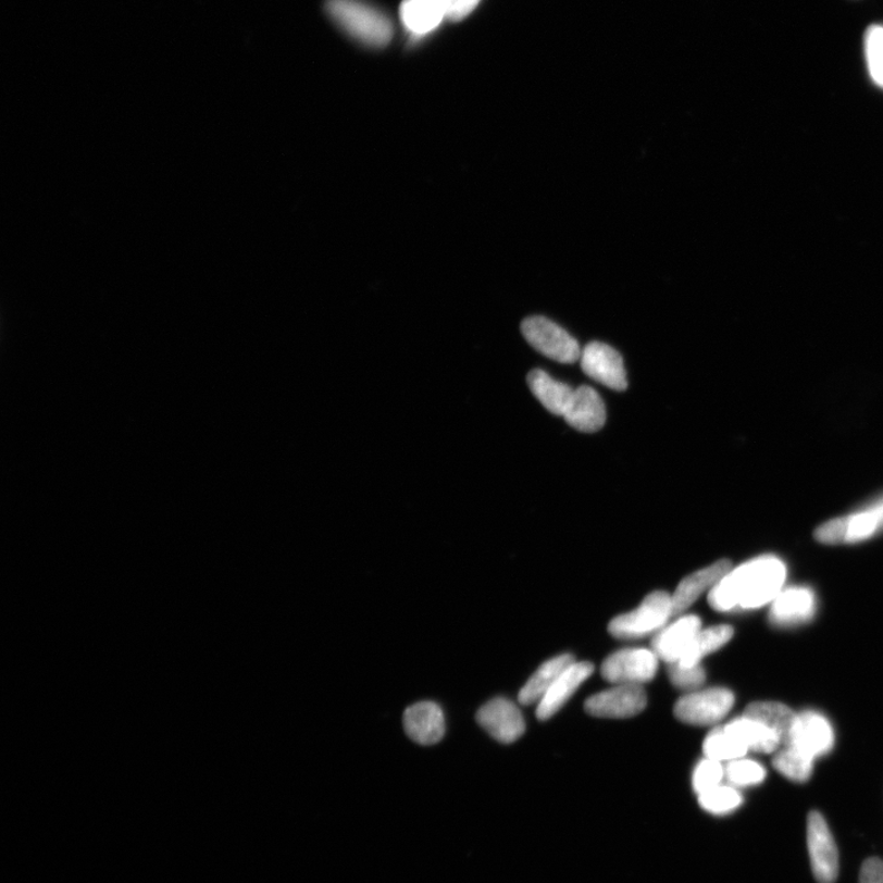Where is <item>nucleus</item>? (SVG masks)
I'll list each match as a JSON object with an SVG mask.
<instances>
[{"label":"nucleus","instance_id":"obj_1","mask_svg":"<svg viewBox=\"0 0 883 883\" xmlns=\"http://www.w3.org/2000/svg\"><path fill=\"white\" fill-rule=\"evenodd\" d=\"M785 579V564L775 556H762L729 571L709 592L708 601L722 612L762 608L782 592Z\"/></svg>","mask_w":883,"mask_h":883},{"label":"nucleus","instance_id":"obj_17","mask_svg":"<svg viewBox=\"0 0 883 883\" xmlns=\"http://www.w3.org/2000/svg\"><path fill=\"white\" fill-rule=\"evenodd\" d=\"M731 570L732 562L722 560L687 575L686 579L681 581L674 595H671L673 597L674 617L683 615L699 599L700 595L707 590H712L718 582Z\"/></svg>","mask_w":883,"mask_h":883},{"label":"nucleus","instance_id":"obj_5","mask_svg":"<svg viewBox=\"0 0 883 883\" xmlns=\"http://www.w3.org/2000/svg\"><path fill=\"white\" fill-rule=\"evenodd\" d=\"M880 530H883V498L866 511L822 524L816 530L814 537L828 545L853 544L870 539Z\"/></svg>","mask_w":883,"mask_h":883},{"label":"nucleus","instance_id":"obj_28","mask_svg":"<svg viewBox=\"0 0 883 883\" xmlns=\"http://www.w3.org/2000/svg\"><path fill=\"white\" fill-rule=\"evenodd\" d=\"M866 55L871 79L883 89V26L872 25L866 34Z\"/></svg>","mask_w":883,"mask_h":883},{"label":"nucleus","instance_id":"obj_13","mask_svg":"<svg viewBox=\"0 0 883 883\" xmlns=\"http://www.w3.org/2000/svg\"><path fill=\"white\" fill-rule=\"evenodd\" d=\"M702 630V622L696 615L680 618L668 627L661 629L651 642V650L668 664H675L685 656L691 643Z\"/></svg>","mask_w":883,"mask_h":883},{"label":"nucleus","instance_id":"obj_19","mask_svg":"<svg viewBox=\"0 0 883 883\" xmlns=\"http://www.w3.org/2000/svg\"><path fill=\"white\" fill-rule=\"evenodd\" d=\"M400 17L412 37H424L438 28L447 12L440 0H405Z\"/></svg>","mask_w":883,"mask_h":883},{"label":"nucleus","instance_id":"obj_16","mask_svg":"<svg viewBox=\"0 0 883 883\" xmlns=\"http://www.w3.org/2000/svg\"><path fill=\"white\" fill-rule=\"evenodd\" d=\"M563 419L581 432H597L607 421V410L597 390L588 386L574 389Z\"/></svg>","mask_w":883,"mask_h":883},{"label":"nucleus","instance_id":"obj_33","mask_svg":"<svg viewBox=\"0 0 883 883\" xmlns=\"http://www.w3.org/2000/svg\"><path fill=\"white\" fill-rule=\"evenodd\" d=\"M859 883H883V861L871 858L863 862Z\"/></svg>","mask_w":883,"mask_h":883},{"label":"nucleus","instance_id":"obj_6","mask_svg":"<svg viewBox=\"0 0 883 883\" xmlns=\"http://www.w3.org/2000/svg\"><path fill=\"white\" fill-rule=\"evenodd\" d=\"M734 702V694L726 688L696 689L677 700L674 713L679 721L686 724L716 725L731 712Z\"/></svg>","mask_w":883,"mask_h":883},{"label":"nucleus","instance_id":"obj_15","mask_svg":"<svg viewBox=\"0 0 883 883\" xmlns=\"http://www.w3.org/2000/svg\"><path fill=\"white\" fill-rule=\"evenodd\" d=\"M405 727L411 741L419 745L438 744L446 733L444 710L430 700L412 705L406 710Z\"/></svg>","mask_w":883,"mask_h":883},{"label":"nucleus","instance_id":"obj_21","mask_svg":"<svg viewBox=\"0 0 883 883\" xmlns=\"http://www.w3.org/2000/svg\"><path fill=\"white\" fill-rule=\"evenodd\" d=\"M527 386L546 410L559 416L563 415L574 391L568 384L554 380L543 370H534L530 373Z\"/></svg>","mask_w":883,"mask_h":883},{"label":"nucleus","instance_id":"obj_20","mask_svg":"<svg viewBox=\"0 0 883 883\" xmlns=\"http://www.w3.org/2000/svg\"><path fill=\"white\" fill-rule=\"evenodd\" d=\"M725 731L747 747V750L772 754L782 747V741L767 725L745 716L726 724Z\"/></svg>","mask_w":883,"mask_h":883},{"label":"nucleus","instance_id":"obj_8","mask_svg":"<svg viewBox=\"0 0 883 883\" xmlns=\"http://www.w3.org/2000/svg\"><path fill=\"white\" fill-rule=\"evenodd\" d=\"M808 848L813 876L819 883H834L838 878L840 857L828 822L818 811L808 818Z\"/></svg>","mask_w":883,"mask_h":883},{"label":"nucleus","instance_id":"obj_3","mask_svg":"<svg viewBox=\"0 0 883 883\" xmlns=\"http://www.w3.org/2000/svg\"><path fill=\"white\" fill-rule=\"evenodd\" d=\"M671 617H674L673 597L666 592H655L636 610L613 619L609 632L615 638H642L664 629Z\"/></svg>","mask_w":883,"mask_h":883},{"label":"nucleus","instance_id":"obj_2","mask_svg":"<svg viewBox=\"0 0 883 883\" xmlns=\"http://www.w3.org/2000/svg\"><path fill=\"white\" fill-rule=\"evenodd\" d=\"M325 9L345 33L363 45L381 48L391 40L389 17L363 0H326Z\"/></svg>","mask_w":883,"mask_h":883},{"label":"nucleus","instance_id":"obj_11","mask_svg":"<svg viewBox=\"0 0 883 883\" xmlns=\"http://www.w3.org/2000/svg\"><path fill=\"white\" fill-rule=\"evenodd\" d=\"M647 706V694L638 685H619L585 700V712L598 718H631Z\"/></svg>","mask_w":883,"mask_h":883},{"label":"nucleus","instance_id":"obj_18","mask_svg":"<svg viewBox=\"0 0 883 883\" xmlns=\"http://www.w3.org/2000/svg\"><path fill=\"white\" fill-rule=\"evenodd\" d=\"M814 612L813 593L808 588H788L772 601L770 620L776 626H792L810 620Z\"/></svg>","mask_w":883,"mask_h":883},{"label":"nucleus","instance_id":"obj_9","mask_svg":"<svg viewBox=\"0 0 883 883\" xmlns=\"http://www.w3.org/2000/svg\"><path fill=\"white\" fill-rule=\"evenodd\" d=\"M476 721L495 741L502 744L517 742L525 732V722L520 708L503 697L488 700L480 708Z\"/></svg>","mask_w":883,"mask_h":883},{"label":"nucleus","instance_id":"obj_23","mask_svg":"<svg viewBox=\"0 0 883 883\" xmlns=\"http://www.w3.org/2000/svg\"><path fill=\"white\" fill-rule=\"evenodd\" d=\"M744 716L770 727L781 737L783 745L788 743L796 719L789 707L776 702L751 704L746 708Z\"/></svg>","mask_w":883,"mask_h":883},{"label":"nucleus","instance_id":"obj_24","mask_svg":"<svg viewBox=\"0 0 883 883\" xmlns=\"http://www.w3.org/2000/svg\"><path fill=\"white\" fill-rule=\"evenodd\" d=\"M733 636L734 630L732 626L721 625L700 630L693 643H691L685 656L677 662L684 667L699 666L700 660L710 652L721 649Z\"/></svg>","mask_w":883,"mask_h":883},{"label":"nucleus","instance_id":"obj_25","mask_svg":"<svg viewBox=\"0 0 883 883\" xmlns=\"http://www.w3.org/2000/svg\"><path fill=\"white\" fill-rule=\"evenodd\" d=\"M747 747L729 734L725 727L717 726L708 734L704 743V753L707 758L718 762H732L747 754Z\"/></svg>","mask_w":883,"mask_h":883},{"label":"nucleus","instance_id":"obj_10","mask_svg":"<svg viewBox=\"0 0 883 883\" xmlns=\"http://www.w3.org/2000/svg\"><path fill=\"white\" fill-rule=\"evenodd\" d=\"M581 366L594 381L613 390L627 388L626 370L621 355L608 344L593 341L582 350Z\"/></svg>","mask_w":883,"mask_h":883},{"label":"nucleus","instance_id":"obj_27","mask_svg":"<svg viewBox=\"0 0 883 883\" xmlns=\"http://www.w3.org/2000/svg\"><path fill=\"white\" fill-rule=\"evenodd\" d=\"M698 801L706 811L722 814L736 810L743 804V798L732 786L718 785L698 795Z\"/></svg>","mask_w":883,"mask_h":883},{"label":"nucleus","instance_id":"obj_7","mask_svg":"<svg viewBox=\"0 0 883 883\" xmlns=\"http://www.w3.org/2000/svg\"><path fill=\"white\" fill-rule=\"evenodd\" d=\"M659 666L656 652L643 648H627L605 659L601 675L611 684L641 685L655 679Z\"/></svg>","mask_w":883,"mask_h":883},{"label":"nucleus","instance_id":"obj_31","mask_svg":"<svg viewBox=\"0 0 883 883\" xmlns=\"http://www.w3.org/2000/svg\"><path fill=\"white\" fill-rule=\"evenodd\" d=\"M668 673L671 684L680 689L696 691L706 681V671L700 664L684 667L675 662V664L669 666Z\"/></svg>","mask_w":883,"mask_h":883},{"label":"nucleus","instance_id":"obj_12","mask_svg":"<svg viewBox=\"0 0 883 883\" xmlns=\"http://www.w3.org/2000/svg\"><path fill=\"white\" fill-rule=\"evenodd\" d=\"M834 742L828 719L816 712L796 714L788 743L795 750L811 758L828 754Z\"/></svg>","mask_w":883,"mask_h":883},{"label":"nucleus","instance_id":"obj_26","mask_svg":"<svg viewBox=\"0 0 883 883\" xmlns=\"http://www.w3.org/2000/svg\"><path fill=\"white\" fill-rule=\"evenodd\" d=\"M813 761V758L795 750L794 747L783 745L773 758V766L786 779L804 783L809 781L812 774Z\"/></svg>","mask_w":883,"mask_h":883},{"label":"nucleus","instance_id":"obj_14","mask_svg":"<svg viewBox=\"0 0 883 883\" xmlns=\"http://www.w3.org/2000/svg\"><path fill=\"white\" fill-rule=\"evenodd\" d=\"M594 673V666L588 661L577 662L565 669L562 675L555 681V684L542 698L536 708V717L539 721H547L568 704V700L575 694L584 681H587Z\"/></svg>","mask_w":883,"mask_h":883},{"label":"nucleus","instance_id":"obj_29","mask_svg":"<svg viewBox=\"0 0 883 883\" xmlns=\"http://www.w3.org/2000/svg\"><path fill=\"white\" fill-rule=\"evenodd\" d=\"M725 775L727 781L734 785L748 786L762 783L766 779V771L760 763L738 758V760L729 762Z\"/></svg>","mask_w":883,"mask_h":883},{"label":"nucleus","instance_id":"obj_4","mask_svg":"<svg viewBox=\"0 0 883 883\" xmlns=\"http://www.w3.org/2000/svg\"><path fill=\"white\" fill-rule=\"evenodd\" d=\"M522 333L532 347L554 361L574 363L581 360L577 340L559 324L542 315L530 316L522 323Z\"/></svg>","mask_w":883,"mask_h":883},{"label":"nucleus","instance_id":"obj_30","mask_svg":"<svg viewBox=\"0 0 883 883\" xmlns=\"http://www.w3.org/2000/svg\"><path fill=\"white\" fill-rule=\"evenodd\" d=\"M724 774L725 770L722 762L710 760V758L706 757V760L698 763L693 776V785L697 795L721 785Z\"/></svg>","mask_w":883,"mask_h":883},{"label":"nucleus","instance_id":"obj_32","mask_svg":"<svg viewBox=\"0 0 883 883\" xmlns=\"http://www.w3.org/2000/svg\"><path fill=\"white\" fill-rule=\"evenodd\" d=\"M450 21H462L478 5L480 0H440Z\"/></svg>","mask_w":883,"mask_h":883},{"label":"nucleus","instance_id":"obj_22","mask_svg":"<svg viewBox=\"0 0 883 883\" xmlns=\"http://www.w3.org/2000/svg\"><path fill=\"white\" fill-rule=\"evenodd\" d=\"M574 661L571 655H562L544 662L523 686L520 693V702L524 706L540 702L547 691L555 684V681L558 680L563 671L570 668Z\"/></svg>","mask_w":883,"mask_h":883}]
</instances>
